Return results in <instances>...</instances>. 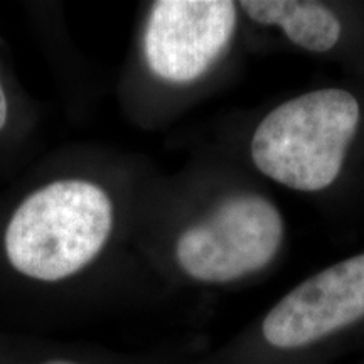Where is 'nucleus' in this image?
<instances>
[{
  "label": "nucleus",
  "instance_id": "obj_5",
  "mask_svg": "<svg viewBox=\"0 0 364 364\" xmlns=\"http://www.w3.org/2000/svg\"><path fill=\"white\" fill-rule=\"evenodd\" d=\"M236 21L238 7L228 0L154 2L142 34L145 66L164 83H194L226 51Z\"/></svg>",
  "mask_w": 364,
  "mask_h": 364
},
{
  "label": "nucleus",
  "instance_id": "obj_8",
  "mask_svg": "<svg viewBox=\"0 0 364 364\" xmlns=\"http://www.w3.org/2000/svg\"><path fill=\"white\" fill-rule=\"evenodd\" d=\"M9 122H11V98H9L6 81L0 73V135L6 132Z\"/></svg>",
  "mask_w": 364,
  "mask_h": 364
},
{
  "label": "nucleus",
  "instance_id": "obj_6",
  "mask_svg": "<svg viewBox=\"0 0 364 364\" xmlns=\"http://www.w3.org/2000/svg\"><path fill=\"white\" fill-rule=\"evenodd\" d=\"M250 19L263 26H279L299 48L326 53L341 39L336 14L318 2L302 0H245L240 4Z\"/></svg>",
  "mask_w": 364,
  "mask_h": 364
},
{
  "label": "nucleus",
  "instance_id": "obj_1",
  "mask_svg": "<svg viewBox=\"0 0 364 364\" xmlns=\"http://www.w3.org/2000/svg\"><path fill=\"white\" fill-rule=\"evenodd\" d=\"M117 216L107 184L80 174L54 177L14 206L0 235L2 258L26 284L61 289L107 253Z\"/></svg>",
  "mask_w": 364,
  "mask_h": 364
},
{
  "label": "nucleus",
  "instance_id": "obj_4",
  "mask_svg": "<svg viewBox=\"0 0 364 364\" xmlns=\"http://www.w3.org/2000/svg\"><path fill=\"white\" fill-rule=\"evenodd\" d=\"M364 322V255L348 258L284 295L262 318L268 353L297 356Z\"/></svg>",
  "mask_w": 364,
  "mask_h": 364
},
{
  "label": "nucleus",
  "instance_id": "obj_2",
  "mask_svg": "<svg viewBox=\"0 0 364 364\" xmlns=\"http://www.w3.org/2000/svg\"><path fill=\"white\" fill-rule=\"evenodd\" d=\"M359 120L361 107L349 91H309L263 118L252 139V159L285 188L317 193L338 179Z\"/></svg>",
  "mask_w": 364,
  "mask_h": 364
},
{
  "label": "nucleus",
  "instance_id": "obj_3",
  "mask_svg": "<svg viewBox=\"0 0 364 364\" xmlns=\"http://www.w3.org/2000/svg\"><path fill=\"white\" fill-rule=\"evenodd\" d=\"M284 220L279 209L257 194H238L218 203L203 220L177 236L174 257L191 280L225 285L260 272L279 253Z\"/></svg>",
  "mask_w": 364,
  "mask_h": 364
},
{
  "label": "nucleus",
  "instance_id": "obj_7",
  "mask_svg": "<svg viewBox=\"0 0 364 364\" xmlns=\"http://www.w3.org/2000/svg\"><path fill=\"white\" fill-rule=\"evenodd\" d=\"M0 364H130L108 353L31 343L0 336Z\"/></svg>",
  "mask_w": 364,
  "mask_h": 364
}]
</instances>
